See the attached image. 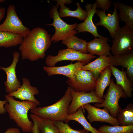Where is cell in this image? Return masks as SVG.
Returning a JSON list of instances; mask_svg holds the SVG:
<instances>
[{"label": "cell", "mask_w": 133, "mask_h": 133, "mask_svg": "<svg viewBox=\"0 0 133 133\" xmlns=\"http://www.w3.org/2000/svg\"><path fill=\"white\" fill-rule=\"evenodd\" d=\"M51 42L50 35L46 30L40 27L34 28L23 38L20 44L19 49L22 59L33 62L43 59Z\"/></svg>", "instance_id": "cell-1"}, {"label": "cell", "mask_w": 133, "mask_h": 133, "mask_svg": "<svg viewBox=\"0 0 133 133\" xmlns=\"http://www.w3.org/2000/svg\"><path fill=\"white\" fill-rule=\"evenodd\" d=\"M5 97L8 102L4 107L10 119L16 123L23 132L32 133L33 123L29 119L28 113L29 110L36 107L37 104L29 100L17 101L14 99V97L8 94L5 95Z\"/></svg>", "instance_id": "cell-2"}, {"label": "cell", "mask_w": 133, "mask_h": 133, "mask_svg": "<svg viewBox=\"0 0 133 133\" xmlns=\"http://www.w3.org/2000/svg\"><path fill=\"white\" fill-rule=\"evenodd\" d=\"M72 100L71 88L68 86L63 96L55 103L31 110L32 114L40 118L54 121H65L69 115L68 108Z\"/></svg>", "instance_id": "cell-3"}, {"label": "cell", "mask_w": 133, "mask_h": 133, "mask_svg": "<svg viewBox=\"0 0 133 133\" xmlns=\"http://www.w3.org/2000/svg\"><path fill=\"white\" fill-rule=\"evenodd\" d=\"M113 39L110 48L113 55L121 56L133 52V30L126 25L120 28Z\"/></svg>", "instance_id": "cell-4"}, {"label": "cell", "mask_w": 133, "mask_h": 133, "mask_svg": "<svg viewBox=\"0 0 133 133\" xmlns=\"http://www.w3.org/2000/svg\"><path fill=\"white\" fill-rule=\"evenodd\" d=\"M59 5L57 3L51 9L49 12L50 17L53 18L51 24H47L53 26L55 29L54 33L50 38L51 42L55 43L75 35L78 32L75 30L78 23L72 24H67L60 17L58 9Z\"/></svg>", "instance_id": "cell-5"}, {"label": "cell", "mask_w": 133, "mask_h": 133, "mask_svg": "<svg viewBox=\"0 0 133 133\" xmlns=\"http://www.w3.org/2000/svg\"><path fill=\"white\" fill-rule=\"evenodd\" d=\"M121 98H126L127 97L122 88L115 84L114 79L112 78L107 92L103 95L104 99L103 102L101 103H96L94 106L99 108L103 107L106 108L111 115L116 118L118 114L122 109L118 104Z\"/></svg>", "instance_id": "cell-6"}, {"label": "cell", "mask_w": 133, "mask_h": 133, "mask_svg": "<svg viewBox=\"0 0 133 133\" xmlns=\"http://www.w3.org/2000/svg\"><path fill=\"white\" fill-rule=\"evenodd\" d=\"M97 78L91 71L80 69L72 79L68 78L66 82L76 92L89 93L94 91Z\"/></svg>", "instance_id": "cell-7"}, {"label": "cell", "mask_w": 133, "mask_h": 133, "mask_svg": "<svg viewBox=\"0 0 133 133\" xmlns=\"http://www.w3.org/2000/svg\"><path fill=\"white\" fill-rule=\"evenodd\" d=\"M0 31L17 34L24 38L27 36L30 30L24 25L19 17L15 6L11 5L7 8L5 20L0 25Z\"/></svg>", "instance_id": "cell-8"}, {"label": "cell", "mask_w": 133, "mask_h": 133, "mask_svg": "<svg viewBox=\"0 0 133 133\" xmlns=\"http://www.w3.org/2000/svg\"><path fill=\"white\" fill-rule=\"evenodd\" d=\"M96 58L93 55L82 53L67 48L59 50L56 56L48 55L46 57L45 62L48 66L50 67L54 66L57 63L64 60L77 61L86 64Z\"/></svg>", "instance_id": "cell-9"}, {"label": "cell", "mask_w": 133, "mask_h": 133, "mask_svg": "<svg viewBox=\"0 0 133 133\" xmlns=\"http://www.w3.org/2000/svg\"><path fill=\"white\" fill-rule=\"evenodd\" d=\"M114 9L113 14H108L107 15L105 12L101 10L97 9L95 13L100 18V21L95 24L96 26H102L109 31L113 38L117 31L120 28V19L116 2H114Z\"/></svg>", "instance_id": "cell-10"}, {"label": "cell", "mask_w": 133, "mask_h": 133, "mask_svg": "<svg viewBox=\"0 0 133 133\" xmlns=\"http://www.w3.org/2000/svg\"><path fill=\"white\" fill-rule=\"evenodd\" d=\"M72 100L68 108L69 114L75 112L83 105L91 103H101L104 99L97 97L94 91L89 93L76 92L71 89Z\"/></svg>", "instance_id": "cell-11"}, {"label": "cell", "mask_w": 133, "mask_h": 133, "mask_svg": "<svg viewBox=\"0 0 133 133\" xmlns=\"http://www.w3.org/2000/svg\"><path fill=\"white\" fill-rule=\"evenodd\" d=\"M20 53L17 51L13 53V60L10 66L7 67H0V69L3 70L7 76L6 81L4 82L6 92L8 94L17 90L21 86V82L17 78L16 72V67L19 60Z\"/></svg>", "instance_id": "cell-12"}, {"label": "cell", "mask_w": 133, "mask_h": 133, "mask_svg": "<svg viewBox=\"0 0 133 133\" xmlns=\"http://www.w3.org/2000/svg\"><path fill=\"white\" fill-rule=\"evenodd\" d=\"M82 107L87 112V118L90 123L97 121L107 122L112 126L119 125L116 118L112 116L109 110L105 107L102 109L89 103L83 105Z\"/></svg>", "instance_id": "cell-13"}, {"label": "cell", "mask_w": 133, "mask_h": 133, "mask_svg": "<svg viewBox=\"0 0 133 133\" xmlns=\"http://www.w3.org/2000/svg\"><path fill=\"white\" fill-rule=\"evenodd\" d=\"M85 6V10L87 12V17L83 22L78 24L75 30L79 33L85 32L89 33L94 36L95 38L103 37L98 34L97 28L93 21V16L97 10L96 3H87Z\"/></svg>", "instance_id": "cell-14"}, {"label": "cell", "mask_w": 133, "mask_h": 133, "mask_svg": "<svg viewBox=\"0 0 133 133\" xmlns=\"http://www.w3.org/2000/svg\"><path fill=\"white\" fill-rule=\"evenodd\" d=\"M23 83L17 90L8 95L14 97L22 101L29 100L34 102L39 105V101L35 98L34 95L39 94V91L36 87L32 86L30 84L29 79L24 77L22 79Z\"/></svg>", "instance_id": "cell-15"}, {"label": "cell", "mask_w": 133, "mask_h": 133, "mask_svg": "<svg viewBox=\"0 0 133 133\" xmlns=\"http://www.w3.org/2000/svg\"><path fill=\"white\" fill-rule=\"evenodd\" d=\"M85 64L84 63L78 62L74 64L71 63L67 65L62 66L50 67L44 66L43 68L49 76L62 75L72 79L77 71Z\"/></svg>", "instance_id": "cell-16"}, {"label": "cell", "mask_w": 133, "mask_h": 133, "mask_svg": "<svg viewBox=\"0 0 133 133\" xmlns=\"http://www.w3.org/2000/svg\"><path fill=\"white\" fill-rule=\"evenodd\" d=\"M108 40L107 38L103 36L95 38L88 42L87 52L99 56H109L111 54V47L108 43Z\"/></svg>", "instance_id": "cell-17"}, {"label": "cell", "mask_w": 133, "mask_h": 133, "mask_svg": "<svg viewBox=\"0 0 133 133\" xmlns=\"http://www.w3.org/2000/svg\"><path fill=\"white\" fill-rule=\"evenodd\" d=\"M56 1L60 6L58 14L61 17H72L77 18L81 20L84 21L87 16V12L83 10L79 3H76L77 6V9L75 10H70L71 8L66 7L65 4L70 3L72 1L70 0H56Z\"/></svg>", "instance_id": "cell-18"}, {"label": "cell", "mask_w": 133, "mask_h": 133, "mask_svg": "<svg viewBox=\"0 0 133 133\" xmlns=\"http://www.w3.org/2000/svg\"><path fill=\"white\" fill-rule=\"evenodd\" d=\"M112 74L116 80V84L120 86L123 89L127 97L130 98L132 96L133 83L127 76L126 71L120 70L117 68L110 66Z\"/></svg>", "instance_id": "cell-19"}, {"label": "cell", "mask_w": 133, "mask_h": 133, "mask_svg": "<svg viewBox=\"0 0 133 133\" xmlns=\"http://www.w3.org/2000/svg\"><path fill=\"white\" fill-rule=\"evenodd\" d=\"M108 56L110 66H120L125 67L127 77L133 83V52L121 56H116L111 54Z\"/></svg>", "instance_id": "cell-20"}, {"label": "cell", "mask_w": 133, "mask_h": 133, "mask_svg": "<svg viewBox=\"0 0 133 133\" xmlns=\"http://www.w3.org/2000/svg\"><path fill=\"white\" fill-rule=\"evenodd\" d=\"M112 71L109 66L100 73L97 78L95 91V94L98 97L103 99V93L106 88L109 86L111 81Z\"/></svg>", "instance_id": "cell-21"}, {"label": "cell", "mask_w": 133, "mask_h": 133, "mask_svg": "<svg viewBox=\"0 0 133 133\" xmlns=\"http://www.w3.org/2000/svg\"><path fill=\"white\" fill-rule=\"evenodd\" d=\"M109 62L108 56H99L93 61L82 66L80 69L91 71L98 78L100 73L110 66Z\"/></svg>", "instance_id": "cell-22"}, {"label": "cell", "mask_w": 133, "mask_h": 133, "mask_svg": "<svg viewBox=\"0 0 133 133\" xmlns=\"http://www.w3.org/2000/svg\"><path fill=\"white\" fill-rule=\"evenodd\" d=\"M120 20L125 23V25L133 30V7L118 1L116 2Z\"/></svg>", "instance_id": "cell-23"}, {"label": "cell", "mask_w": 133, "mask_h": 133, "mask_svg": "<svg viewBox=\"0 0 133 133\" xmlns=\"http://www.w3.org/2000/svg\"><path fill=\"white\" fill-rule=\"evenodd\" d=\"M61 43L68 48L83 53H87L88 42L78 37L75 35L68 37L63 40Z\"/></svg>", "instance_id": "cell-24"}, {"label": "cell", "mask_w": 133, "mask_h": 133, "mask_svg": "<svg viewBox=\"0 0 133 133\" xmlns=\"http://www.w3.org/2000/svg\"><path fill=\"white\" fill-rule=\"evenodd\" d=\"M82 107H80L75 113L69 114L65 121L68 122L71 120H74L80 123L84 129L92 133H101L93 127L86 120L84 114Z\"/></svg>", "instance_id": "cell-25"}, {"label": "cell", "mask_w": 133, "mask_h": 133, "mask_svg": "<svg viewBox=\"0 0 133 133\" xmlns=\"http://www.w3.org/2000/svg\"><path fill=\"white\" fill-rule=\"evenodd\" d=\"M23 38L19 34L0 31V47L16 46L21 43Z\"/></svg>", "instance_id": "cell-26"}, {"label": "cell", "mask_w": 133, "mask_h": 133, "mask_svg": "<svg viewBox=\"0 0 133 133\" xmlns=\"http://www.w3.org/2000/svg\"><path fill=\"white\" fill-rule=\"evenodd\" d=\"M116 119L120 126L133 125V104L130 103L125 108L121 109L117 115Z\"/></svg>", "instance_id": "cell-27"}, {"label": "cell", "mask_w": 133, "mask_h": 133, "mask_svg": "<svg viewBox=\"0 0 133 133\" xmlns=\"http://www.w3.org/2000/svg\"><path fill=\"white\" fill-rule=\"evenodd\" d=\"M98 130L101 133H133V125L126 126L103 125Z\"/></svg>", "instance_id": "cell-28"}, {"label": "cell", "mask_w": 133, "mask_h": 133, "mask_svg": "<svg viewBox=\"0 0 133 133\" xmlns=\"http://www.w3.org/2000/svg\"><path fill=\"white\" fill-rule=\"evenodd\" d=\"M37 116L40 133H58L59 132L54 121Z\"/></svg>", "instance_id": "cell-29"}, {"label": "cell", "mask_w": 133, "mask_h": 133, "mask_svg": "<svg viewBox=\"0 0 133 133\" xmlns=\"http://www.w3.org/2000/svg\"><path fill=\"white\" fill-rule=\"evenodd\" d=\"M55 125L57 128L60 133H89V132L84 129L75 130L72 128L67 122L64 123L61 121H54Z\"/></svg>", "instance_id": "cell-30"}, {"label": "cell", "mask_w": 133, "mask_h": 133, "mask_svg": "<svg viewBox=\"0 0 133 133\" xmlns=\"http://www.w3.org/2000/svg\"><path fill=\"white\" fill-rule=\"evenodd\" d=\"M97 9L100 8L105 12L108 11L111 7L112 1L109 0H96Z\"/></svg>", "instance_id": "cell-31"}, {"label": "cell", "mask_w": 133, "mask_h": 133, "mask_svg": "<svg viewBox=\"0 0 133 133\" xmlns=\"http://www.w3.org/2000/svg\"><path fill=\"white\" fill-rule=\"evenodd\" d=\"M30 117L33 123L32 133H40L38 121L37 116L34 114H31L30 115Z\"/></svg>", "instance_id": "cell-32"}, {"label": "cell", "mask_w": 133, "mask_h": 133, "mask_svg": "<svg viewBox=\"0 0 133 133\" xmlns=\"http://www.w3.org/2000/svg\"><path fill=\"white\" fill-rule=\"evenodd\" d=\"M8 102L6 100L1 101L0 100V114H3L6 112L5 109L4 107V105Z\"/></svg>", "instance_id": "cell-33"}, {"label": "cell", "mask_w": 133, "mask_h": 133, "mask_svg": "<svg viewBox=\"0 0 133 133\" xmlns=\"http://www.w3.org/2000/svg\"><path fill=\"white\" fill-rule=\"evenodd\" d=\"M3 133H20L19 129L17 128H8Z\"/></svg>", "instance_id": "cell-34"}, {"label": "cell", "mask_w": 133, "mask_h": 133, "mask_svg": "<svg viewBox=\"0 0 133 133\" xmlns=\"http://www.w3.org/2000/svg\"><path fill=\"white\" fill-rule=\"evenodd\" d=\"M6 12L5 8L3 7L0 8V21L3 18Z\"/></svg>", "instance_id": "cell-35"}, {"label": "cell", "mask_w": 133, "mask_h": 133, "mask_svg": "<svg viewBox=\"0 0 133 133\" xmlns=\"http://www.w3.org/2000/svg\"><path fill=\"white\" fill-rule=\"evenodd\" d=\"M5 1L4 0H0V3H2L4 1Z\"/></svg>", "instance_id": "cell-36"}, {"label": "cell", "mask_w": 133, "mask_h": 133, "mask_svg": "<svg viewBox=\"0 0 133 133\" xmlns=\"http://www.w3.org/2000/svg\"><path fill=\"white\" fill-rule=\"evenodd\" d=\"M58 133H60L59 132Z\"/></svg>", "instance_id": "cell-37"}]
</instances>
